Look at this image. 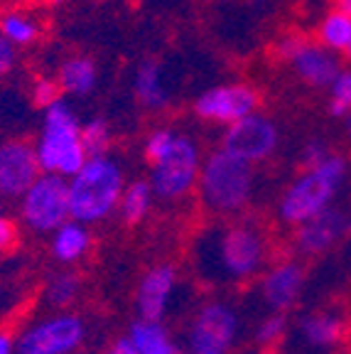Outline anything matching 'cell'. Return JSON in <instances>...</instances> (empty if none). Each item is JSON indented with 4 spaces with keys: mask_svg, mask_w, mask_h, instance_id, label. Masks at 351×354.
Segmentation results:
<instances>
[{
    "mask_svg": "<svg viewBox=\"0 0 351 354\" xmlns=\"http://www.w3.org/2000/svg\"><path fill=\"white\" fill-rule=\"evenodd\" d=\"M270 259L268 234L256 221H219L194 241L197 276L214 286H236L256 278Z\"/></svg>",
    "mask_w": 351,
    "mask_h": 354,
    "instance_id": "1",
    "label": "cell"
},
{
    "mask_svg": "<svg viewBox=\"0 0 351 354\" xmlns=\"http://www.w3.org/2000/svg\"><path fill=\"white\" fill-rule=\"evenodd\" d=\"M66 180L72 219L91 227L118 212V202L126 189V172L108 153L88 155L86 162Z\"/></svg>",
    "mask_w": 351,
    "mask_h": 354,
    "instance_id": "2",
    "label": "cell"
},
{
    "mask_svg": "<svg viewBox=\"0 0 351 354\" xmlns=\"http://www.w3.org/2000/svg\"><path fill=\"white\" fill-rule=\"evenodd\" d=\"M349 177V160L341 153H332L314 167H302L300 175L285 187L278 199V216L287 227H297L330 209L339 197Z\"/></svg>",
    "mask_w": 351,
    "mask_h": 354,
    "instance_id": "3",
    "label": "cell"
},
{
    "mask_svg": "<svg viewBox=\"0 0 351 354\" xmlns=\"http://www.w3.org/2000/svg\"><path fill=\"white\" fill-rule=\"evenodd\" d=\"M256 189V170L229 150L216 148L202 160L199 170V202L209 214L236 216L251 205Z\"/></svg>",
    "mask_w": 351,
    "mask_h": 354,
    "instance_id": "4",
    "label": "cell"
},
{
    "mask_svg": "<svg viewBox=\"0 0 351 354\" xmlns=\"http://www.w3.org/2000/svg\"><path fill=\"white\" fill-rule=\"evenodd\" d=\"M32 145L42 172L72 177L86 162L88 153L82 140V121L66 96L42 109V126Z\"/></svg>",
    "mask_w": 351,
    "mask_h": 354,
    "instance_id": "5",
    "label": "cell"
},
{
    "mask_svg": "<svg viewBox=\"0 0 351 354\" xmlns=\"http://www.w3.org/2000/svg\"><path fill=\"white\" fill-rule=\"evenodd\" d=\"M202 148L199 143L187 136L175 133L170 148L150 162V185H153L155 199L162 202H180L197 189L199 170H202Z\"/></svg>",
    "mask_w": 351,
    "mask_h": 354,
    "instance_id": "6",
    "label": "cell"
},
{
    "mask_svg": "<svg viewBox=\"0 0 351 354\" xmlns=\"http://www.w3.org/2000/svg\"><path fill=\"white\" fill-rule=\"evenodd\" d=\"M20 219L35 234H52L66 219H72L69 180L55 172H39L20 197Z\"/></svg>",
    "mask_w": 351,
    "mask_h": 354,
    "instance_id": "7",
    "label": "cell"
},
{
    "mask_svg": "<svg viewBox=\"0 0 351 354\" xmlns=\"http://www.w3.org/2000/svg\"><path fill=\"white\" fill-rule=\"evenodd\" d=\"M86 339V322L69 310H57L28 325L15 339V354H74Z\"/></svg>",
    "mask_w": 351,
    "mask_h": 354,
    "instance_id": "8",
    "label": "cell"
},
{
    "mask_svg": "<svg viewBox=\"0 0 351 354\" xmlns=\"http://www.w3.org/2000/svg\"><path fill=\"white\" fill-rule=\"evenodd\" d=\"M241 315L231 303L209 300L187 327V347L197 352L229 354L241 337Z\"/></svg>",
    "mask_w": 351,
    "mask_h": 354,
    "instance_id": "9",
    "label": "cell"
},
{
    "mask_svg": "<svg viewBox=\"0 0 351 354\" xmlns=\"http://www.w3.org/2000/svg\"><path fill=\"white\" fill-rule=\"evenodd\" d=\"M221 148L251 165H258L273 158L280 148V128L270 116L253 111L224 128Z\"/></svg>",
    "mask_w": 351,
    "mask_h": 354,
    "instance_id": "10",
    "label": "cell"
},
{
    "mask_svg": "<svg viewBox=\"0 0 351 354\" xmlns=\"http://www.w3.org/2000/svg\"><path fill=\"white\" fill-rule=\"evenodd\" d=\"M260 94L243 82L216 84L194 99V116L216 126H231L238 118L258 111Z\"/></svg>",
    "mask_w": 351,
    "mask_h": 354,
    "instance_id": "11",
    "label": "cell"
},
{
    "mask_svg": "<svg viewBox=\"0 0 351 354\" xmlns=\"http://www.w3.org/2000/svg\"><path fill=\"white\" fill-rule=\"evenodd\" d=\"M39 162L35 145L22 138H10L0 143V197L20 199L22 192L37 180Z\"/></svg>",
    "mask_w": 351,
    "mask_h": 354,
    "instance_id": "12",
    "label": "cell"
},
{
    "mask_svg": "<svg viewBox=\"0 0 351 354\" xmlns=\"http://www.w3.org/2000/svg\"><path fill=\"white\" fill-rule=\"evenodd\" d=\"M344 234H346L344 212L336 209V207H330L322 214L297 224L295 236H292V249L302 259H314V256H322L330 249H334V243Z\"/></svg>",
    "mask_w": 351,
    "mask_h": 354,
    "instance_id": "13",
    "label": "cell"
},
{
    "mask_svg": "<svg viewBox=\"0 0 351 354\" xmlns=\"http://www.w3.org/2000/svg\"><path fill=\"white\" fill-rule=\"evenodd\" d=\"M305 290V268L300 261H280L260 276L258 293L268 310L287 313Z\"/></svg>",
    "mask_w": 351,
    "mask_h": 354,
    "instance_id": "14",
    "label": "cell"
},
{
    "mask_svg": "<svg viewBox=\"0 0 351 354\" xmlns=\"http://www.w3.org/2000/svg\"><path fill=\"white\" fill-rule=\"evenodd\" d=\"M287 64L292 66L297 79L302 84H307L310 88H327L341 69L339 55L327 50L322 42L307 37V35L297 44L295 55L287 59Z\"/></svg>",
    "mask_w": 351,
    "mask_h": 354,
    "instance_id": "15",
    "label": "cell"
},
{
    "mask_svg": "<svg viewBox=\"0 0 351 354\" xmlns=\"http://www.w3.org/2000/svg\"><path fill=\"white\" fill-rule=\"evenodd\" d=\"M175 290H177L175 266L170 263L153 266L143 276L140 286H137V293H135L137 317H145V320H165Z\"/></svg>",
    "mask_w": 351,
    "mask_h": 354,
    "instance_id": "16",
    "label": "cell"
},
{
    "mask_svg": "<svg viewBox=\"0 0 351 354\" xmlns=\"http://www.w3.org/2000/svg\"><path fill=\"white\" fill-rule=\"evenodd\" d=\"M133 96L145 111H162L170 106L172 91L162 62L148 57L137 64L135 74H133Z\"/></svg>",
    "mask_w": 351,
    "mask_h": 354,
    "instance_id": "17",
    "label": "cell"
},
{
    "mask_svg": "<svg viewBox=\"0 0 351 354\" xmlns=\"http://www.w3.org/2000/svg\"><path fill=\"white\" fill-rule=\"evenodd\" d=\"M344 332L346 322L341 320V315H336L334 310L307 313L297 322V337L307 344L310 349H317V352L334 349L344 339Z\"/></svg>",
    "mask_w": 351,
    "mask_h": 354,
    "instance_id": "18",
    "label": "cell"
},
{
    "mask_svg": "<svg viewBox=\"0 0 351 354\" xmlns=\"http://www.w3.org/2000/svg\"><path fill=\"white\" fill-rule=\"evenodd\" d=\"M57 82H59L64 96L84 99V96L93 94L99 86V64L88 55H69L61 59Z\"/></svg>",
    "mask_w": 351,
    "mask_h": 354,
    "instance_id": "19",
    "label": "cell"
},
{
    "mask_svg": "<svg viewBox=\"0 0 351 354\" xmlns=\"http://www.w3.org/2000/svg\"><path fill=\"white\" fill-rule=\"evenodd\" d=\"M52 256H55L59 263L72 266L77 261H82L84 256L91 251V232H88L86 224L77 219H66L61 227H57L52 232L50 241Z\"/></svg>",
    "mask_w": 351,
    "mask_h": 354,
    "instance_id": "20",
    "label": "cell"
},
{
    "mask_svg": "<svg viewBox=\"0 0 351 354\" xmlns=\"http://www.w3.org/2000/svg\"><path fill=\"white\" fill-rule=\"evenodd\" d=\"M128 339L137 354H177V344L162 320L137 317L128 330Z\"/></svg>",
    "mask_w": 351,
    "mask_h": 354,
    "instance_id": "21",
    "label": "cell"
},
{
    "mask_svg": "<svg viewBox=\"0 0 351 354\" xmlns=\"http://www.w3.org/2000/svg\"><path fill=\"white\" fill-rule=\"evenodd\" d=\"M155 205V192L150 180H133L126 183V189L118 202V214L126 224H140Z\"/></svg>",
    "mask_w": 351,
    "mask_h": 354,
    "instance_id": "22",
    "label": "cell"
},
{
    "mask_svg": "<svg viewBox=\"0 0 351 354\" xmlns=\"http://www.w3.org/2000/svg\"><path fill=\"white\" fill-rule=\"evenodd\" d=\"M39 22L35 17H30L28 12H20V10H10V12H3L0 15V35L12 42L17 50L22 47H32L35 42L39 39Z\"/></svg>",
    "mask_w": 351,
    "mask_h": 354,
    "instance_id": "23",
    "label": "cell"
},
{
    "mask_svg": "<svg viewBox=\"0 0 351 354\" xmlns=\"http://www.w3.org/2000/svg\"><path fill=\"white\" fill-rule=\"evenodd\" d=\"M351 39V15L332 8L317 25V42H322L327 50L344 55L346 44Z\"/></svg>",
    "mask_w": 351,
    "mask_h": 354,
    "instance_id": "24",
    "label": "cell"
},
{
    "mask_svg": "<svg viewBox=\"0 0 351 354\" xmlns=\"http://www.w3.org/2000/svg\"><path fill=\"white\" fill-rule=\"evenodd\" d=\"M79 290H82V281H79L77 273L59 271V273H55V276H50V281L44 283L42 298L50 308L66 310L79 298Z\"/></svg>",
    "mask_w": 351,
    "mask_h": 354,
    "instance_id": "25",
    "label": "cell"
},
{
    "mask_svg": "<svg viewBox=\"0 0 351 354\" xmlns=\"http://www.w3.org/2000/svg\"><path fill=\"white\" fill-rule=\"evenodd\" d=\"M327 111L334 118H346L351 113V69L341 66L327 88Z\"/></svg>",
    "mask_w": 351,
    "mask_h": 354,
    "instance_id": "26",
    "label": "cell"
},
{
    "mask_svg": "<svg viewBox=\"0 0 351 354\" xmlns=\"http://www.w3.org/2000/svg\"><path fill=\"white\" fill-rule=\"evenodd\" d=\"M111 138H113L111 123L106 121L104 116H91L88 121L82 123V140H84V148H86L88 155L108 153Z\"/></svg>",
    "mask_w": 351,
    "mask_h": 354,
    "instance_id": "27",
    "label": "cell"
},
{
    "mask_svg": "<svg viewBox=\"0 0 351 354\" xmlns=\"http://www.w3.org/2000/svg\"><path fill=\"white\" fill-rule=\"evenodd\" d=\"M287 330H290V322H287L285 313H275V310H270L268 315L258 322V327H256V342H258L263 349H270L285 339Z\"/></svg>",
    "mask_w": 351,
    "mask_h": 354,
    "instance_id": "28",
    "label": "cell"
},
{
    "mask_svg": "<svg viewBox=\"0 0 351 354\" xmlns=\"http://www.w3.org/2000/svg\"><path fill=\"white\" fill-rule=\"evenodd\" d=\"M61 88H59V82H57V77H37L32 82V86H30V99H32V104L37 106L39 111L47 109L50 104H55L57 99H61Z\"/></svg>",
    "mask_w": 351,
    "mask_h": 354,
    "instance_id": "29",
    "label": "cell"
},
{
    "mask_svg": "<svg viewBox=\"0 0 351 354\" xmlns=\"http://www.w3.org/2000/svg\"><path fill=\"white\" fill-rule=\"evenodd\" d=\"M175 133L172 128L167 126H160V128H153V131L145 136V143H143V155H145V160L153 162L158 160L160 155L165 153L167 148H170L172 138H175Z\"/></svg>",
    "mask_w": 351,
    "mask_h": 354,
    "instance_id": "30",
    "label": "cell"
},
{
    "mask_svg": "<svg viewBox=\"0 0 351 354\" xmlns=\"http://www.w3.org/2000/svg\"><path fill=\"white\" fill-rule=\"evenodd\" d=\"M332 153H334V150L327 145L324 138H310L300 150V162H302V167H314L322 160H327Z\"/></svg>",
    "mask_w": 351,
    "mask_h": 354,
    "instance_id": "31",
    "label": "cell"
},
{
    "mask_svg": "<svg viewBox=\"0 0 351 354\" xmlns=\"http://www.w3.org/2000/svg\"><path fill=\"white\" fill-rule=\"evenodd\" d=\"M15 66H17V47L0 35V79H6Z\"/></svg>",
    "mask_w": 351,
    "mask_h": 354,
    "instance_id": "32",
    "label": "cell"
},
{
    "mask_svg": "<svg viewBox=\"0 0 351 354\" xmlns=\"http://www.w3.org/2000/svg\"><path fill=\"white\" fill-rule=\"evenodd\" d=\"M17 243V224L10 216L0 214V251L15 249Z\"/></svg>",
    "mask_w": 351,
    "mask_h": 354,
    "instance_id": "33",
    "label": "cell"
},
{
    "mask_svg": "<svg viewBox=\"0 0 351 354\" xmlns=\"http://www.w3.org/2000/svg\"><path fill=\"white\" fill-rule=\"evenodd\" d=\"M0 354H15V337L0 330Z\"/></svg>",
    "mask_w": 351,
    "mask_h": 354,
    "instance_id": "34",
    "label": "cell"
},
{
    "mask_svg": "<svg viewBox=\"0 0 351 354\" xmlns=\"http://www.w3.org/2000/svg\"><path fill=\"white\" fill-rule=\"evenodd\" d=\"M334 8L346 12V15H351V0H334Z\"/></svg>",
    "mask_w": 351,
    "mask_h": 354,
    "instance_id": "35",
    "label": "cell"
},
{
    "mask_svg": "<svg viewBox=\"0 0 351 354\" xmlns=\"http://www.w3.org/2000/svg\"><path fill=\"white\" fill-rule=\"evenodd\" d=\"M346 138H349V143H351V113L346 116Z\"/></svg>",
    "mask_w": 351,
    "mask_h": 354,
    "instance_id": "36",
    "label": "cell"
},
{
    "mask_svg": "<svg viewBox=\"0 0 351 354\" xmlns=\"http://www.w3.org/2000/svg\"><path fill=\"white\" fill-rule=\"evenodd\" d=\"M177 354H216V352H197V349H187V352H177Z\"/></svg>",
    "mask_w": 351,
    "mask_h": 354,
    "instance_id": "37",
    "label": "cell"
},
{
    "mask_svg": "<svg viewBox=\"0 0 351 354\" xmlns=\"http://www.w3.org/2000/svg\"><path fill=\"white\" fill-rule=\"evenodd\" d=\"M344 57L351 62V39H349V44H346V50H344Z\"/></svg>",
    "mask_w": 351,
    "mask_h": 354,
    "instance_id": "38",
    "label": "cell"
},
{
    "mask_svg": "<svg viewBox=\"0 0 351 354\" xmlns=\"http://www.w3.org/2000/svg\"><path fill=\"white\" fill-rule=\"evenodd\" d=\"M256 354H278L275 349H260V352H256Z\"/></svg>",
    "mask_w": 351,
    "mask_h": 354,
    "instance_id": "39",
    "label": "cell"
},
{
    "mask_svg": "<svg viewBox=\"0 0 351 354\" xmlns=\"http://www.w3.org/2000/svg\"><path fill=\"white\" fill-rule=\"evenodd\" d=\"M346 234H351V216H346Z\"/></svg>",
    "mask_w": 351,
    "mask_h": 354,
    "instance_id": "40",
    "label": "cell"
},
{
    "mask_svg": "<svg viewBox=\"0 0 351 354\" xmlns=\"http://www.w3.org/2000/svg\"><path fill=\"white\" fill-rule=\"evenodd\" d=\"M106 354H118V352H115V349H113V347H111V349H108V352H106Z\"/></svg>",
    "mask_w": 351,
    "mask_h": 354,
    "instance_id": "41",
    "label": "cell"
}]
</instances>
